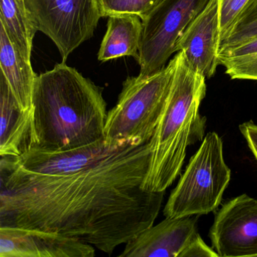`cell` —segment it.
<instances>
[{"label":"cell","instance_id":"cell-1","mask_svg":"<svg viewBox=\"0 0 257 257\" xmlns=\"http://www.w3.org/2000/svg\"><path fill=\"white\" fill-rule=\"evenodd\" d=\"M150 143L124 141L93 165L67 176L25 171L0 159V227L37 229L112 253L152 226L165 192L142 189Z\"/></svg>","mask_w":257,"mask_h":257},{"label":"cell","instance_id":"cell-2","mask_svg":"<svg viewBox=\"0 0 257 257\" xmlns=\"http://www.w3.org/2000/svg\"><path fill=\"white\" fill-rule=\"evenodd\" d=\"M32 106L31 150L64 151L104 138L108 112L102 88L66 61L37 75Z\"/></svg>","mask_w":257,"mask_h":257},{"label":"cell","instance_id":"cell-3","mask_svg":"<svg viewBox=\"0 0 257 257\" xmlns=\"http://www.w3.org/2000/svg\"><path fill=\"white\" fill-rule=\"evenodd\" d=\"M163 113L150 141V168L142 189L165 192L178 177L189 146L204 139L206 118L199 107L207 91L206 78L195 71L181 51Z\"/></svg>","mask_w":257,"mask_h":257},{"label":"cell","instance_id":"cell-4","mask_svg":"<svg viewBox=\"0 0 257 257\" xmlns=\"http://www.w3.org/2000/svg\"><path fill=\"white\" fill-rule=\"evenodd\" d=\"M174 68L173 58L156 73L126 79L116 104L107 113L104 129L107 144L128 141L141 145L151 141L168 100Z\"/></svg>","mask_w":257,"mask_h":257},{"label":"cell","instance_id":"cell-5","mask_svg":"<svg viewBox=\"0 0 257 257\" xmlns=\"http://www.w3.org/2000/svg\"><path fill=\"white\" fill-rule=\"evenodd\" d=\"M231 180L220 137L209 132L189 160L164 209L165 217L200 216L214 211Z\"/></svg>","mask_w":257,"mask_h":257},{"label":"cell","instance_id":"cell-6","mask_svg":"<svg viewBox=\"0 0 257 257\" xmlns=\"http://www.w3.org/2000/svg\"><path fill=\"white\" fill-rule=\"evenodd\" d=\"M37 31L55 43L63 61L91 39L101 17L97 0H25Z\"/></svg>","mask_w":257,"mask_h":257},{"label":"cell","instance_id":"cell-7","mask_svg":"<svg viewBox=\"0 0 257 257\" xmlns=\"http://www.w3.org/2000/svg\"><path fill=\"white\" fill-rule=\"evenodd\" d=\"M210 0H162L143 19L141 46L137 61L139 74L150 75L162 70L188 25L207 7Z\"/></svg>","mask_w":257,"mask_h":257},{"label":"cell","instance_id":"cell-8","mask_svg":"<svg viewBox=\"0 0 257 257\" xmlns=\"http://www.w3.org/2000/svg\"><path fill=\"white\" fill-rule=\"evenodd\" d=\"M219 256H257V200L246 194L218 210L209 232Z\"/></svg>","mask_w":257,"mask_h":257},{"label":"cell","instance_id":"cell-9","mask_svg":"<svg viewBox=\"0 0 257 257\" xmlns=\"http://www.w3.org/2000/svg\"><path fill=\"white\" fill-rule=\"evenodd\" d=\"M92 245L57 233L0 227V257H94Z\"/></svg>","mask_w":257,"mask_h":257},{"label":"cell","instance_id":"cell-10","mask_svg":"<svg viewBox=\"0 0 257 257\" xmlns=\"http://www.w3.org/2000/svg\"><path fill=\"white\" fill-rule=\"evenodd\" d=\"M220 46L217 0H210L204 10L188 25L176 46L189 65L206 79L216 73Z\"/></svg>","mask_w":257,"mask_h":257},{"label":"cell","instance_id":"cell-11","mask_svg":"<svg viewBox=\"0 0 257 257\" xmlns=\"http://www.w3.org/2000/svg\"><path fill=\"white\" fill-rule=\"evenodd\" d=\"M198 216L166 217L125 243L121 257H180L198 235Z\"/></svg>","mask_w":257,"mask_h":257},{"label":"cell","instance_id":"cell-12","mask_svg":"<svg viewBox=\"0 0 257 257\" xmlns=\"http://www.w3.org/2000/svg\"><path fill=\"white\" fill-rule=\"evenodd\" d=\"M118 144H107L103 138L94 144L73 150L58 152L31 150L21 157L10 158L22 169L30 172L48 176H67L95 163Z\"/></svg>","mask_w":257,"mask_h":257},{"label":"cell","instance_id":"cell-13","mask_svg":"<svg viewBox=\"0 0 257 257\" xmlns=\"http://www.w3.org/2000/svg\"><path fill=\"white\" fill-rule=\"evenodd\" d=\"M0 108V156L21 157L34 147V109H22L2 73Z\"/></svg>","mask_w":257,"mask_h":257},{"label":"cell","instance_id":"cell-14","mask_svg":"<svg viewBox=\"0 0 257 257\" xmlns=\"http://www.w3.org/2000/svg\"><path fill=\"white\" fill-rule=\"evenodd\" d=\"M0 67L16 98L24 110L32 108L33 91L37 75L31 61L25 59L13 45L0 24Z\"/></svg>","mask_w":257,"mask_h":257},{"label":"cell","instance_id":"cell-15","mask_svg":"<svg viewBox=\"0 0 257 257\" xmlns=\"http://www.w3.org/2000/svg\"><path fill=\"white\" fill-rule=\"evenodd\" d=\"M107 30L100 44L97 58L101 62L139 53L143 32L142 19L136 15L109 16Z\"/></svg>","mask_w":257,"mask_h":257},{"label":"cell","instance_id":"cell-16","mask_svg":"<svg viewBox=\"0 0 257 257\" xmlns=\"http://www.w3.org/2000/svg\"><path fill=\"white\" fill-rule=\"evenodd\" d=\"M0 24L21 55L31 61L33 41L37 30L16 0H0Z\"/></svg>","mask_w":257,"mask_h":257},{"label":"cell","instance_id":"cell-17","mask_svg":"<svg viewBox=\"0 0 257 257\" xmlns=\"http://www.w3.org/2000/svg\"><path fill=\"white\" fill-rule=\"evenodd\" d=\"M219 65L231 79L257 81V37L234 47L221 49Z\"/></svg>","mask_w":257,"mask_h":257},{"label":"cell","instance_id":"cell-18","mask_svg":"<svg viewBox=\"0 0 257 257\" xmlns=\"http://www.w3.org/2000/svg\"><path fill=\"white\" fill-rule=\"evenodd\" d=\"M162 0H97L101 17L114 15H136L145 19Z\"/></svg>","mask_w":257,"mask_h":257},{"label":"cell","instance_id":"cell-19","mask_svg":"<svg viewBox=\"0 0 257 257\" xmlns=\"http://www.w3.org/2000/svg\"><path fill=\"white\" fill-rule=\"evenodd\" d=\"M253 1L254 0H217L220 44L230 37L233 30Z\"/></svg>","mask_w":257,"mask_h":257},{"label":"cell","instance_id":"cell-20","mask_svg":"<svg viewBox=\"0 0 257 257\" xmlns=\"http://www.w3.org/2000/svg\"><path fill=\"white\" fill-rule=\"evenodd\" d=\"M255 37H257V0H254L245 12L230 37L221 43L219 50L238 46Z\"/></svg>","mask_w":257,"mask_h":257},{"label":"cell","instance_id":"cell-21","mask_svg":"<svg viewBox=\"0 0 257 257\" xmlns=\"http://www.w3.org/2000/svg\"><path fill=\"white\" fill-rule=\"evenodd\" d=\"M180 257H219L213 248L206 244L198 234L183 251Z\"/></svg>","mask_w":257,"mask_h":257},{"label":"cell","instance_id":"cell-22","mask_svg":"<svg viewBox=\"0 0 257 257\" xmlns=\"http://www.w3.org/2000/svg\"><path fill=\"white\" fill-rule=\"evenodd\" d=\"M239 129L257 162V124L252 121H246L240 124Z\"/></svg>","mask_w":257,"mask_h":257},{"label":"cell","instance_id":"cell-23","mask_svg":"<svg viewBox=\"0 0 257 257\" xmlns=\"http://www.w3.org/2000/svg\"><path fill=\"white\" fill-rule=\"evenodd\" d=\"M16 2L19 4V7L22 8V10H24L25 13H28V11H27L26 9V4H25V0H16ZM28 16H29V15H28Z\"/></svg>","mask_w":257,"mask_h":257}]
</instances>
